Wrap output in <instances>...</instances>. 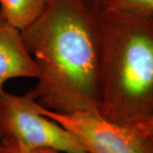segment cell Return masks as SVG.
I'll return each instance as SVG.
<instances>
[{
    "mask_svg": "<svg viewBox=\"0 0 153 153\" xmlns=\"http://www.w3.org/2000/svg\"><path fill=\"white\" fill-rule=\"evenodd\" d=\"M38 69L33 91L45 109L98 111L102 33L100 11L85 0H51L41 16L21 31Z\"/></svg>",
    "mask_w": 153,
    "mask_h": 153,
    "instance_id": "6da1fadb",
    "label": "cell"
},
{
    "mask_svg": "<svg viewBox=\"0 0 153 153\" xmlns=\"http://www.w3.org/2000/svg\"><path fill=\"white\" fill-rule=\"evenodd\" d=\"M102 33L98 111L134 127L153 115V17L100 11Z\"/></svg>",
    "mask_w": 153,
    "mask_h": 153,
    "instance_id": "7a4b0ae2",
    "label": "cell"
},
{
    "mask_svg": "<svg viewBox=\"0 0 153 153\" xmlns=\"http://www.w3.org/2000/svg\"><path fill=\"white\" fill-rule=\"evenodd\" d=\"M10 140L30 148L87 153L65 128L42 114L33 89L24 94L0 92V140Z\"/></svg>",
    "mask_w": 153,
    "mask_h": 153,
    "instance_id": "3957f363",
    "label": "cell"
},
{
    "mask_svg": "<svg viewBox=\"0 0 153 153\" xmlns=\"http://www.w3.org/2000/svg\"><path fill=\"white\" fill-rule=\"evenodd\" d=\"M38 110L71 133L87 153H150L147 136L108 120L97 111L61 113L39 104Z\"/></svg>",
    "mask_w": 153,
    "mask_h": 153,
    "instance_id": "277c9868",
    "label": "cell"
},
{
    "mask_svg": "<svg viewBox=\"0 0 153 153\" xmlns=\"http://www.w3.org/2000/svg\"><path fill=\"white\" fill-rule=\"evenodd\" d=\"M38 69L29 53L19 29L6 20L0 11V92L13 78H37Z\"/></svg>",
    "mask_w": 153,
    "mask_h": 153,
    "instance_id": "5b68a950",
    "label": "cell"
},
{
    "mask_svg": "<svg viewBox=\"0 0 153 153\" xmlns=\"http://www.w3.org/2000/svg\"><path fill=\"white\" fill-rule=\"evenodd\" d=\"M51 0H0V11L15 27L22 31L41 16Z\"/></svg>",
    "mask_w": 153,
    "mask_h": 153,
    "instance_id": "8992f818",
    "label": "cell"
},
{
    "mask_svg": "<svg viewBox=\"0 0 153 153\" xmlns=\"http://www.w3.org/2000/svg\"><path fill=\"white\" fill-rule=\"evenodd\" d=\"M104 10L153 17V0H110Z\"/></svg>",
    "mask_w": 153,
    "mask_h": 153,
    "instance_id": "52a82bcc",
    "label": "cell"
},
{
    "mask_svg": "<svg viewBox=\"0 0 153 153\" xmlns=\"http://www.w3.org/2000/svg\"><path fill=\"white\" fill-rule=\"evenodd\" d=\"M0 153H66L47 148H30L10 140H0Z\"/></svg>",
    "mask_w": 153,
    "mask_h": 153,
    "instance_id": "ba28073f",
    "label": "cell"
},
{
    "mask_svg": "<svg viewBox=\"0 0 153 153\" xmlns=\"http://www.w3.org/2000/svg\"><path fill=\"white\" fill-rule=\"evenodd\" d=\"M133 128L144 136L153 137V115L143 123Z\"/></svg>",
    "mask_w": 153,
    "mask_h": 153,
    "instance_id": "9c48e42d",
    "label": "cell"
},
{
    "mask_svg": "<svg viewBox=\"0 0 153 153\" xmlns=\"http://www.w3.org/2000/svg\"><path fill=\"white\" fill-rule=\"evenodd\" d=\"M88 5L95 11H100L108 4L110 0H85Z\"/></svg>",
    "mask_w": 153,
    "mask_h": 153,
    "instance_id": "30bf717a",
    "label": "cell"
},
{
    "mask_svg": "<svg viewBox=\"0 0 153 153\" xmlns=\"http://www.w3.org/2000/svg\"><path fill=\"white\" fill-rule=\"evenodd\" d=\"M148 138V146H149V152L153 153V137H149Z\"/></svg>",
    "mask_w": 153,
    "mask_h": 153,
    "instance_id": "8fae6325",
    "label": "cell"
}]
</instances>
